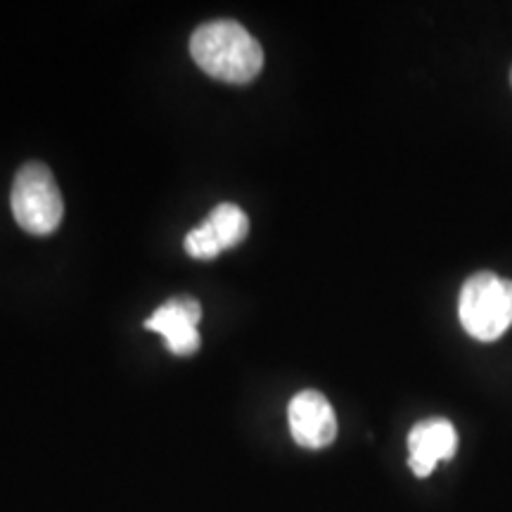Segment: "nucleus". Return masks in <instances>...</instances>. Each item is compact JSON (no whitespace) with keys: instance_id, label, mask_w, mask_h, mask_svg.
<instances>
[{"instance_id":"nucleus-8","label":"nucleus","mask_w":512,"mask_h":512,"mask_svg":"<svg viewBox=\"0 0 512 512\" xmlns=\"http://www.w3.org/2000/svg\"><path fill=\"white\" fill-rule=\"evenodd\" d=\"M185 252H188L192 259H216L221 254L219 242H216L214 233H211L207 223L192 228L185 238Z\"/></svg>"},{"instance_id":"nucleus-5","label":"nucleus","mask_w":512,"mask_h":512,"mask_svg":"<svg viewBox=\"0 0 512 512\" xmlns=\"http://www.w3.org/2000/svg\"><path fill=\"white\" fill-rule=\"evenodd\" d=\"M292 439L304 448H325L337 437V418L330 401L316 389L299 392L287 408Z\"/></svg>"},{"instance_id":"nucleus-1","label":"nucleus","mask_w":512,"mask_h":512,"mask_svg":"<svg viewBox=\"0 0 512 512\" xmlns=\"http://www.w3.org/2000/svg\"><path fill=\"white\" fill-rule=\"evenodd\" d=\"M190 55L204 74L226 83H249L264 69V48L233 19L202 24L190 38Z\"/></svg>"},{"instance_id":"nucleus-9","label":"nucleus","mask_w":512,"mask_h":512,"mask_svg":"<svg viewBox=\"0 0 512 512\" xmlns=\"http://www.w3.org/2000/svg\"><path fill=\"white\" fill-rule=\"evenodd\" d=\"M510 83H512V72H510Z\"/></svg>"},{"instance_id":"nucleus-6","label":"nucleus","mask_w":512,"mask_h":512,"mask_svg":"<svg viewBox=\"0 0 512 512\" xmlns=\"http://www.w3.org/2000/svg\"><path fill=\"white\" fill-rule=\"evenodd\" d=\"M458 432L451 422L444 418H432L418 422L408 434V465L413 475L430 477L441 460L456 456Z\"/></svg>"},{"instance_id":"nucleus-3","label":"nucleus","mask_w":512,"mask_h":512,"mask_svg":"<svg viewBox=\"0 0 512 512\" xmlns=\"http://www.w3.org/2000/svg\"><path fill=\"white\" fill-rule=\"evenodd\" d=\"M12 216L19 228L38 238L55 233L64 216L62 192L53 171L41 162H27L17 171L10 192Z\"/></svg>"},{"instance_id":"nucleus-4","label":"nucleus","mask_w":512,"mask_h":512,"mask_svg":"<svg viewBox=\"0 0 512 512\" xmlns=\"http://www.w3.org/2000/svg\"><path fill=\"white\" fill-rule=\"evenodd\" d=\"M202 320V306L188 294H178L145 320V328L162 335L174 356H192L200 349L202 339L197 325Z\"/></svg>"},{"instance_id":"nucleus-2","label":"nucleus","mask_w":512,"mask_h":512,"mask_svg":"<svg viewBox=\"0 0 512 512\" xmlns=\"http://www.w3.org/2000/svg\"><path fill=\"white\" fill-rule=\"evenodd\" d=\"M458 316L465 332L479 342H494L512 325V280L477 273L460 290Z\"/></svg>"},{"instance_id":"nucleus-7","label":"nucleus","mask_w":512,"mask_h":512,"mask_svg":"<svg viewBox=\"0 0 512 512\" xmlns=\"http://www.w3.org/2000/svg\"><path fill=\"white\" fill-rule=\"evenodd\" d=\"M204 223H207L211 233H214L221 252L240 245L249 233L247 214L238 207V204H230V202H223L219 207H214V211H211Z\"/></svg>"}]
</instances>
